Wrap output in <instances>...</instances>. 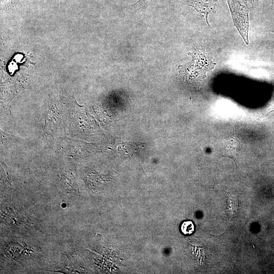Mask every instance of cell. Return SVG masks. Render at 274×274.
Segmentation results:
<instances>
[{"label": "cell", "mask_w": 274, "mask_h": 274, "mask_svg": "<svg viewBox=\"0 0 274 274\" xmlns=\"http://www.w3.org/2000/svg\"><path fill=\"white\" fill-rule=\"evenodd\" d=\"M188 54L192 57V60L184 65L179 66L180 71L189 78L203 79L208 71L214 68L216 63L214 62L211 57L202 50H197Z\"/></svg>", "instance_id": "obj_1"}, {"label": "cell", "mask_w": 274, "mask_h": 274, "mask_svg": "<svg viewBox=\"0 0 274 274\" xmlns=\"http://www.w3.org/2000/svg\"><path fill=\"white\" fill-rule=\"evenodd\" d=\"M234 25L246 44H249V9L246 0H227Z\"/></svg>", "instance_id": "obj_2"}, {"label": "cell", "mask_w": 274, "mask_h": 274, "mask_svg": "<svg viewBox=\"0 0 274 274\" xmlns=\"http://www.w3.org/2000/svg\"><path fill=\"white\" fill-rule=\"evenodd\" d=\"M218 1V0H189V5L193 7L197 12L205 15L207 22L209 25L207 20L208 16L215 10Z\"/></svg>", "instance_id": "obj_3"}, {"label": "cell", "mask_w": 274, "mask_h": 274, "mask_svg": "<svg viewBox=\"0 0 274 274\" xmlns=\"http://www.w3.org/2000/svg\"><path fill=\"white\" fill-rule=\"evenodd\" d=\"M181 230L185 235L192 234L194 231V225L191 221L183 222L181 225Z\"/></svg>", "instance_id": "obj_4"}, {"label": "cell", "mask_w": 274, "mask_h": 274, "mask_svg": "<svg viewBox=\"0 0 274 274\" xmlns=\"http://www.w3.org/2000/svg\"><path fill=\"white\" fill-rule=\"evenodd\" d=\"M228 209L231 214H233L238 209V203L234 196H231L228 200Z\"/></svg>", "instance_id": "obj_5"}, {"label": "cell", "mask_w": 274, "mask_h": 274, "mask_svg": "<svg viewBox=\"0 0 274 274\" xmlns=\"http://www.w3.org/2000/svg\"><path fill=\"white\" fill-rule=\"evenodd\" d=\"M149 0H139L137 3L134 4L136 8H144Z\"/></svg>", "instance_id": "obj_6"}]
</instances>
